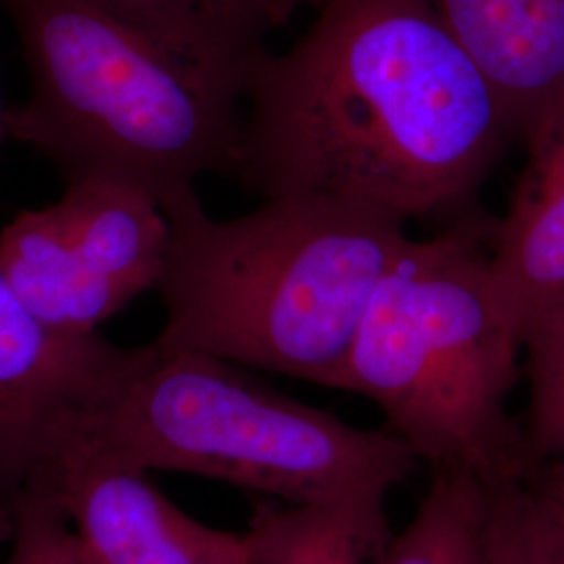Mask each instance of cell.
<instances>
[{
  "label": "cell",
  "mask_w": 564,
  "mask_h": 564,
  "mask_svg": "<svg viewBox=\"0 0 564 564\" xmlns=\"http://www.w3.org/2000/svg\"><path fill=\"white\" fill-rule=\"evenodd\" d=\"M496 88L517 141L564 102V0H431Z\"/></svg>",
  "instance_id": "obj_9"
},
{
  "label": "cell",
  "mask_w": 564,
  "mask_h": 564,
  "mask_svg": "<svg viewBox=\"0 0 564 564\" xmlns=\"http://www.w3.org/2000/svg\"><path fill=\"white\" fill-rule=\"evenodd\" d=\"M491 487L437 470L410 523L391 535L379 564H485Z\"/></svg>",
  "instance_id": "obj_13"
},
{
  "label": "cell",
  "mask_w": 564,
  "mask_h": 564,
  "mask_svg": "<svg viewBox=\"0 0 564 564\" xmlns=\"http://www.w3.org/2000/svg\"><path fill=\"white\" fill-rule=\"evenodd\" d=\"M524 147L523 174L489 237L494 286L521 343L564 302V102Z\"/></svg>",
  "instance_id": "obj_10"
},
{
  "label": "cell",
  "mask_w": 564,
  "mask_h": 564,
  "mask_svg": "<svg viewBox=\"0 0 564 564\" xmlns=\"http://www.w3.org/2000/svg\"><path fill=\"white\" fill-rule=\"evenodd\" d=\"M163 209L172 242L155 341L330 389L410 239L391 218L312 197L263 199L230 220L197 193Z\"/></svg>",
  "instance_id": "obj_2"
},
{
  "label": "cell",
  "mask_w": 564,
  "mask_h": 564,
  "mask_svg": "<svg viewBox=\"0 0 564 564\" xmlns=\"http://www.w3.org/2000/svg\"><path fill=\"white\" fill-rule=\"evenodd\" d=\"M485 564H564V538L540 487H491Z\"/></svg>",
  "instance_id": "obj_14"
},
{
  "label": "cell",
  "mask_w": 564,
  "mask_h": 564,
  "mask_svg": "<svg viewBox=\"0 0 564 564\" xmlns=\"http://www.w3.org/2000/svg\"><path fill=\"white\" fill-rule=\"evenodd\" d=\"M484 239V226L466 218L435 239L403 242L333 389L375 403L433 473L498 487L524 481L533 454L506 410L523 343Z\"/></svg>",
  "instance_id": "obj_4"
},
{
  "label": "cell",
  "mask_w": 564,
  "mask_h": 564,
  "mask_svg": "<svg viewBox=\"0 0 564 564\" xmlns=\"http://www.w3.org/2000/svg\"><path fill=\"white\" fill-rule=\"evenodd\" d=\"M540 489H542L545 502L550 506L564 538V458L556 460V466L550 470L547 481L540 485Z\"/></svg>",
  "instance_id": "obj_17"
},
{
  "label": "cell",
  "mask_w": 564,
  "mask_h": 564,
  "mask_svg": "<svg viewBox=\"0 0 564 564\" xmlns=\"http://www.w3.org/2000/svg\"><path fill=\"white\" fill-rule=\"evenodd\" d=\"M523 351L529 377V447L533 458H564V302L531 324Z\"/></svg>",
  "instance_id": "obj_15"
},
{
  "label": "cell",
  "mask_w": 564,
  "mask_h": 564,
  "mask_svg": "<svg viewBox=\"0 0 564 564\" xmlns=\"http://www.w3.org/2000/svg\"><path fill=\"white\" fill-rule=\"evenodd\" d=\"M387 500H262L245 531L249 564H379L391 540Z\"/></svg>",
  "instance_id": "obj_12"
},
{
  "label": "cell",
  "mask_w": 564,
  "mask_h": 564,
  "mask_svg": "<svg viewBox=\"0 0 564 564\" xmlns=\"http://www.w3.org/2000/svg\"><path fill=\"white\" fill-rule=\"evenodd\" d=\"M9 107H7V102L2 99V93H0V144L4 142V139L9 137Z\"/></svg>",
  "instance_id": "obj_19"
},
{
  "label": "cell",
  "mask_w": 564,
  "mask_h": 564,
  "mask_svg": "<svg viewBox=\"0 0 564 564\" xmlns=\"http://www.w3.org/2000/svg\"><path fill=\"white\" fill-rule=\"evenodd\" d=\"M13 512L15 533L2 564H86L55 487L28 491Z\"/></svg>",
  "instance_id": "obj_16"
},
{
  "label": "cell",
  "mask_w": 564,
  "mask_h": 564,
  "mask_svg": "<svg viewBox=\"0 0 564 564\" xmlns=\"http://www.w3.org/2000/svg\"><path fill=\"white\" fill-rule=\"evenodd\" d=\"M15 533V512L9 506L0 505V545L11 544Z\"/></svg>",
  "instance_id": "obj_18"
},
{
  "label": "cell",
  "mask_w": 564,
  "mask_h": 564,
  "mask_svg": "<svg viewBox=\"0 0 564 564\" xmlns=\"http://www.w3.org/2000/svg\"><path fill=\"white\" fill-rule=\"evenodd\" d=\"M170 242V218L147 191L69 182L57 202L21 212L0 230V272L42 323L93 335L158 291Z\"/></svg>",
  "instance_id": "obj_6"
},
{
  "label": "cell",
  "mask_w": 564,
  "mask_h": 564,
  "mask_svg": "<svg viewBox=\"0 0 564 564\" xmlns=\"http://www.w3.org/2000/svg\"><path fill=\"white\" fill-rule=\"evenodd\" d=\"M86 564H249L245 533L202 523L165 498L149 473L82 442L55 481Z\"/></svg>",
  "instance_id": "obj_8"
},
{
  "label": "cell",
  "mask_w": 564,
  "mask_h": 564,
  "mask_svg": "<svg viewBox=\"0 0 564 564\" xmlns=\"http://www.w3.org/2000/svg\"><path fill=\"white\" fill-rule=\"evenodd\" d=\"M88 444L147 473L197 475L282 505L387 500L419 463L389 431L345 423L237 364L158 341Z\"/></svg>",
  "instance_id": "obj_5"
},
{
  "label": "cell",
  "mask_w": 564,
  "mask_h": 564,
  "mask_svg": "<svg viewBox=\"0 0 564 564\" xmlns=\"http://www.w3.org/2000/svg\"><path fill=\"white\" fill-rule=\"evenodd\" d=\"M18 32L30 90L9 107V137L65 184L111 181L162 207L232 176L242 93L167 53L97 0H0Z\"/></svg>",
  "instance_id": "obj_3"
},
{
  "label": "cell",
  "mask_w": 564,
  "mask_h": 564,
  "mask_svg": "<svg viewBox=\"0 0 564 564\" xmlns=\"http://www.w3.org/2000/svg\"><path fill=\"white\" fill-rule=\"evenodd\" d=\"M147 347L51 328L0 272V505L55 487L61 464L120 400Z\"/></svg>",
  "instance_id": "obj_7"
},
{
  "label": "cell",
  "mask_w": 564,
  "mask_h": 564,
  "mask_svg": "<svg viewBox=\"0 0 564 564\" xmlns=\"http://www.w3.org/2000/svg\"><path fill=\"white\" fill-rule=\"evenodd\" d=\"M123 23L205 74L245 88L270 34L323 0H97Z\"/></svg>",
  "instance_id": "obj_11"
},
{
  "label": "cell",
  "mask_w": 564,
  "mask_h": 564,
  "mask_svg": "<svg viewBox=\"0 0 564 564\" xmlns=\"http://www.w3.org/2000/svg\"><path fill=\"white\" fill-rule=\"evenodd\" d=\"M510 141L496 88L431 0H323L300 41L251 65L232 178L405 224L466 209Z\"/></svg>",
  "instance_id": "obj_1"
}]
</instances>
